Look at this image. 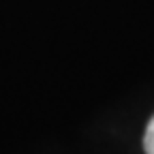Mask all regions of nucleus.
<instances>
[{
  "label": "nucleus",
  "mask_w": 154,
  "mask_h": 154,
  "mask_svg": "<svg viewBox=\"0 0 154 154\" xmlns=\"http://www.w3.org/2000/svg\"><path fill=\"white\" fill-rule=\"evenodd\" d=\"M143 150H146V154H154V116L150 118V122H148V126H146Z\"/></svg>",
  "instance_id": "nucleus-1"
}]
</instances>
